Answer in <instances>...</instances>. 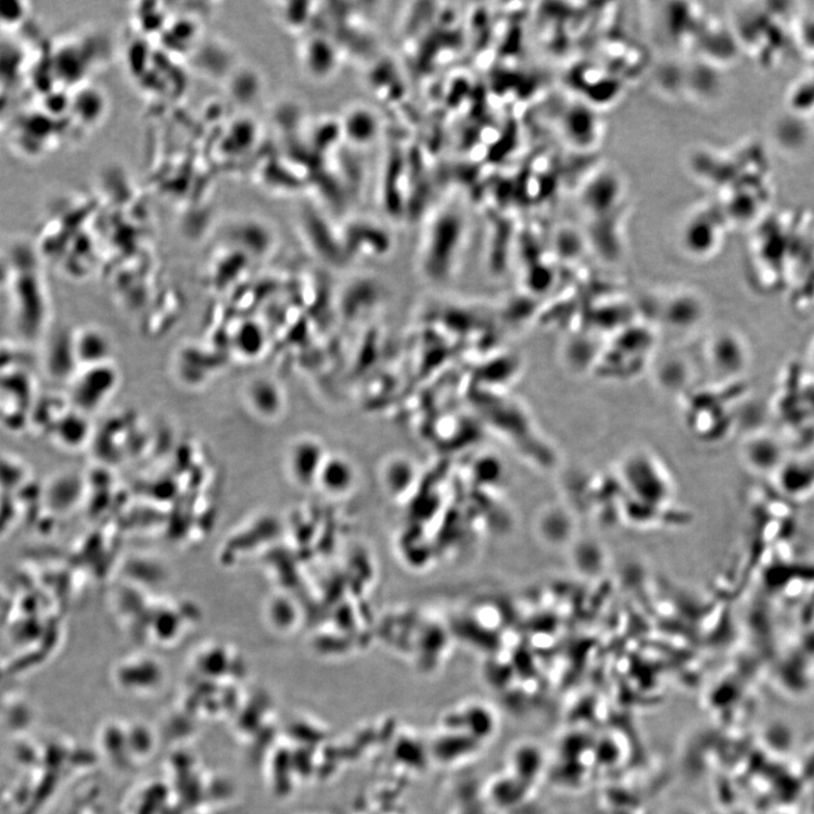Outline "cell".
Instances as JSON below:
<instances>
[{"label": "cell", "instance_id": "7", "mask_svg": "<svg viewBox=\"0 0 814 814\" xmlns=\"http://www.w3.org/2000/svg\"><path fill=\"white\" fill-rule=\"evenodd\" d=\"M91 431L88 419L81 414L65 416L59 424V440L68 447L80 446L85 443Z\"/></svg>", "mask_w": 814, "mask_h": 814}, {"label": "cell", "instance_id": "6", "mask_svg": "<svg viewBox=\"0 0 814 814\" xmlns=\"http://www.w3.org/2000/svg\"><path fill=\"white\" fill-rule=\"evenodd\" d=\"M233 340L239 355L249 359L259 357L266 345L263 326L255 320H246L240 323L236 329Z\"/></svg>", "mask_w": 814, "mask_h": 814}, {"label": "cell", "instance_id": "3", "mask_svg": "<svg viewBox=\"0 0 814 814\" xmlns=\"http://www.w3.org/2000/svg\"><path fill=\"white\" fill-rule=\"evenodd\" d=\"M76 361L87 368L109 364L113 346L111 340L97 329H88L73 338Z\"/></svg>", "mask_w": 814, "mask_h": 814}, {"label": "cell", "instance_id": "4", "mask_svg": "<svg viewBox=\"0 0 814 814\" xmlns=\"http://www.w3.org/2000/svg\"><path fill=\"white\" fill-rule=\"evenodd\" d=\"M355 480L356 470L348 459L342 456H328L317 483L329 494L342 495L349 491Z\"/></svg>", "mask_w": 814, "mask_h": 814}, {"label": "cell", "instance_id": "1", "mask_svg": "<svg viewBox=\"0 0 814 814\" xmlns=\"http://www.w3.org/2000/svg\"><path fill=\"white\" fill-rule=\"evenodd\" d=\"M118 385V372L109 365L88 368L81 373L73 389V402L80 412H90L112 396Z\"/></svg>", "mask_w": 814, "mask_h": 814}, {"label": "cell", "instance_id": "2", "mask_svg": "<svg viewBox=\"0 0 814 814\" xmlns=\"http://www.w3.org/2000/svg\"><path fill=\"white\" fill-rule=\"evenodd\" d=\"M326 457L328 455L318 442L308 438L296 442L288 457V466L292 478L302 485L317 483Z\"/></svg>", "mask_w": 814, "mask_h": 814}, {"label": "cell", "instance_id": "5", "mask_svg": "<svg viewBox=\"0 0 814 814\" xmlns=\"http://www.w3.org/2000/svg\"><path fill=\"white\" fill-rule=\"evenodd\" d=\"M247 400L256 415L267 419L279 416L283 407L280 387L267 378L253 380L247 390Z\"/></svg>", "mask_w": 814, "mask_h": 814}]
</instances>
